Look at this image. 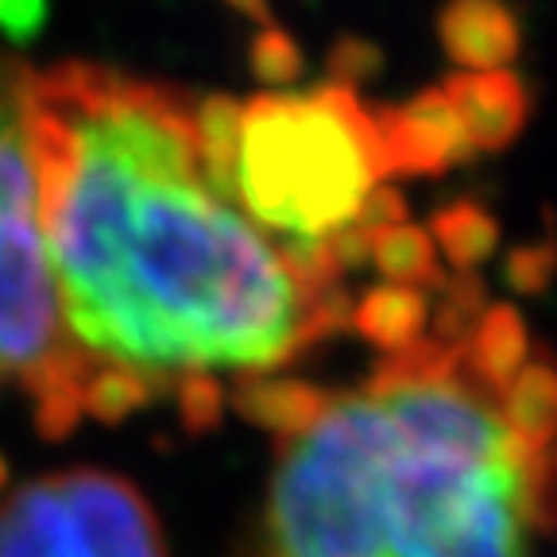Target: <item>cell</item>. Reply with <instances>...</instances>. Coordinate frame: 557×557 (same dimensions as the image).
Listing matches in <instances>:
<instances>
[{"mask_svg":"<svg viewBox=\"0 0 557 557\" xmlns=\"http://www.w3.org/2000/svg\"><path fill=\"white\" fill-rule=\"evenodd\" d=\"M39 221L86 410L124 414L218 375L287 368L345 325L341 278L306 268L236 201L201 101L101 62L32 70Z\"/></svg>","mask_w":557,"mask_h":557,"instance_id":"cell-1","label":"cell"},{"mask_svg":"<svg viewBox=\"0 0 557 557\" xmlns=\"http://www.w3.org/2000/svg\"><path fill=\"white\" fill-rule=\"evenodd\" d=\"M244 557H534L554 380L511 310L392 348L345 392L290 383Z\"/></svg>","mask_w":557,"mask_h":557,"instance_id":"cell-2","label":"cell"},{"mask_svg":"<svg viewBox=\"0 0 557 557\" xmlns=\"http://www.w3.org/2000/svg\"><path fill=\"white\" fill-rule=\"evenodd\" d=\"M221 163L236 201L295 260L345 278L352 248L399 225L387 178L399 174L387 144V113L348 86L260 94L248 101L206 97Z\"/></svg>","mask_w":557,"mask_h":557,"instance_id":"cell-3","label":"cell"},{"mask_svg":"<svg viewBox=\"0 0 557 557\" xmlns=\"http://www.w3.org/2000/svg\"><path fill=\"white\" fill-rule=\"evenodd\" d=\"M27 82L32 66L0 54V383L32 392L44 422L66 430L86 410L89 375L54 306L27 132Z\"/></svg>","mask_w":557,"mask_h":557,"instance_id":"cell-4","label":"cell"},{"mask_svg":"<svg viewBox=\"0 0 557 557\" xmlns=\"http://www.w3.org/2000/svg\"><path fill=\"white\" fill-rule=\"evenodd\" d=\"M0 557H171L136 484L104 469H62L0 499Z\"/></svg>","mask_w":557,"mask_h":557,"instance_id":"cell-5","label":"cell"},{"mask_svg":"<svg viewBox=\"0 0 557 557\" xmlns=\"http://www.w3.org/2000/svg\"><path fill=\"white\" fill-rule=\"evenodd\" d=\"M445 47L465 66L496 70L515 54V20L496 0H457L442 20Z\"/></svg>","mask_w":557,"mask_h":557,"instance_id":"cell-6","label":"cell"},{"mask_svg":"<svg viewBox=\"0 0 557 557\" xmlns=\"http://www.w3.org/2000/svg\"><path fill=\"white\" fill-rule=\"evenodd\" d=\"M44 0H0V27L9 35H32L44 24Z\"/></svg>","mask_w":557,"mask_h":557,"instance_id":"cell-7","label":"cell"}]
</instances>
